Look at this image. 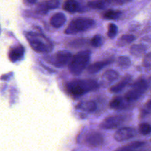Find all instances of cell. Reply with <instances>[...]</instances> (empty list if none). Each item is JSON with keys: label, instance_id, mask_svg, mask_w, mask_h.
<instances>
[{"label": "cell", "instance_id": "d6a6232c", "mask_svg": "<svg viewBox=\"0 0 151 151\" xmlns=\"http://www.w3.org/2000/svg\"><path fill=\"white\" fill-rule=\"evenodd\" d=\"M25 1H26L28 4H34V3H36V0H25Z\"/></svg>", "mask_w": 151, "mask_h": 151}, {"label": "cell", "instance_id": "5b68a950", "mask_svg": "<svg viewBox=\"0 0 151 151\" xmlns=\"http://www.w3.org/2000/svg\"><path fill=\"white\" fill-rule=\"evenodd\" d=\"M72 55L68 51H59L51 55L44 57V60L56 68H63L70 61Z\"/></svg>", "mask_w": 151, "mask_h": 151}, {"label": "cell", "instance_id": "5bb4252c", "mask_svg": "<svg viewBox=\"0 0 151 151\" xmlns=\"http://www.w3.org/2000/svg\"><path fill=\"white\" fill-rule=\"evenodd\" d=\"M144 94V92L139 91V89H136L135 88H132L131 89L129 90L124 96V100H125L127 103H133L134 102H136V100H139L141 97L142 96V94Z\"/></svg>", "mask_w": 151, "mask_h": 151}, {"label": "cell", "instance_id": "6da1fadb", "mask_svg": "<svg viewBox=\"0 0 151 151\" xmlns=\"http://www.w3.org/2000/svg\"><path fill=\"white\" fill-rule=\"evenodd\" d=\"M99 86L97 81L93 79L74 80L66 83L65 88L70 97L78 98L87 93L95 91Z\"/></svg>", "mask_w": 151, "mask_h": 151}, {"label": "cell", "instance_id": "e575fe53", "mask_svg": "<svg viewBox=\"0 0 151 151\" xmlns=\"http://www.w3.org/2000/svg\"><path fill=\"white\" fill-rule=\"evenodd\" d=\"M150 141H151V139H150Z\"/></svg>", "mask_w": 151, "mask_h": 151}, {"label": "cell", "instance_id": "4316f807", "mask_svg": "<svg viewBox=\"0 0 151 151\" xmlns=\"http://www.w3.org/2000/svg\"><path fill=\"white\" fill-rule=\"evenodd\" d=\"M117 32H118V27L114 24H109L107 27V36L110 38H113L116 36Z\"/></svg>", "mask_w": 151, "mask_h": 151}, {"label": "cell", "instance_id": "836d02e7", "mask_svg": "<svg viewBox=\"0 0 151 151\" xmlns=\"http://www.w3.org/2000/svg\"><path fill=\"white\" fill-rule=\"evenodd\" d=\"M1 27H0V33H1Z\"/></svg>", "mask_w": 151, "mask_h": 151}, {"label": "cell", "instance_id": "ffe728a7", "mask_svg": "<svg viewBox=\"0 0 151 151\" xmlns=\"http://www.w3.org/2000/svg\"><path fill=\"white\" fill-rule=\"evenodd\" d=\"M135 40V36L131 34H125L120 37L117 41L116 44L118 47H124V46L130 44Z\"/></svg>", "mask_w": 151, "mask_h": 151}, {"label": "cell", "instance_id": "603a6c76", "mask_svg": "<svg viewBox=\"0 0 151 151\" xmlns=\"http://www.w3.org/2000/svg\"><path fill=\"white\" fill-rule=\"evenodd\" d=\"M132 88H136V89H139V91L144 93L145 91H146L148 88V83L147 82V81H145L144 79L140 78V79L137 80V81L132 85Z\"/></svg>", "mask_w": 151, "mask_h": 151}, {"label": "cell", "instance_id": "7402d4cb", "mask_svg": "<svg viewBox=\"0 0 151 151\" xmlns=\"http://www.w3.org/2000/svg\"><path fill=\"white\" fill-rule=\"evenodd\" d=\"M116 62L118 66L121 69H127L131 66V60L127 56H119Z\"/></svg>", "mask_w": 151, "mask_h": 151}, {"label": "cell", "instance_id": "f546056e", "mask_svg": "<svg viewBox=\"0 0 151 151\" xmlns=\"http://www.w3.org/2000/svg\"><path fill=\"white\" fill-rule=\"evenodd\" d=\"M107 4H113V5H122V4H127L130 2L132 0H105Z\"/></svg>", "mask_w": 151, "mask_h": 151}, {"label": "cell", "instance_id": "3957f363", "mask_svg": "<svg viewBox=\"0 0 151 151\" xmlns=\"http://www.w3.org/2000/svg\"><path fill=\"white\" fill-rule=\"evenodd\" d=\"M91 57V52L90 50H83L78 52L68 63L69 71L72 75H79L87 68Z\"/></svg>", "mask_w": 151, "mask_h": 151}, {"label": "cell", "instance_id": "7a4b0ae2", "mask_svg": "<svg viewBox=\"0 0 151 151\" xmlns=\"http://www.w3.org/2000/svg\"><path fill=\"white\" fill-rule=\"evenodd\" d=\"M25 36L31 48L36 52L48 53L53 50V44L43 33L25 32Z\"/></svg>", "mask_w": 151, "mask_h": 151}, {"label": "cell", "instance_id": "9c48e42d", "mask_svg": "<svg viewBox=\"0 0 151 151\" xmlns=\"http://www.w3.org/2000/svg\"><path fill=\"white\" fill-rule=\"evenodd\" d=\"M119 76V73L113 69H107L102 75L100 84L102 87H107L116 81Z\"/></svg>", "mask_w": 151, "mask_h": 151}, {"label": "cell", "instance_id": "484cf974", "mask_svg": "<svg viewBox=\"0 0 151 151\" xmlns=\"http://www.w3.org/2000/svg\"><path fill=\"white\" fill-rule=\"evenodd\" d=\"M87 43H88V41H87V39L78 38V39H74L73 41L69 42V46L71 47H73V48H78V47H84Z\"/></svg>", "mask_w": 151, "mask_h": 151}, {"label": "cell", "instance_id": "f1b7e54d", "mask_svg": "<svg viewBox=\"0 0 151 151\" xmlns=\"http://www.w3.org/2000/svg\"><path fill=\"white\" fill-rule=\"evenodd\" d=\"M143 66L147 69L151 70V52L147 53L144 55L143 58Z\"/></svg>", "mask_w": 151, "mask_h": 151}, {"label": "cell", "instance_id": "52a82bcc", "mask_svg": "<svg viewBox=\"0 0 151 151\" xmlns=\"http://www.w3.org/2000/svg\"><path fill=\"white\" fill-rule=\"evenodd\" d=\"M83 142L87 147L96 148L101 147L104 144L105 139L103 135L99 131H90L85 134L83 139Z\"/></svg>", "mask_w": 151, "mask_h": 151}, {"label": "cell", "instance_id": "4dcf8cb0", "mask_svg": "<svg viewBox=\"0 0 151 151\" xmlns=\"http://www.w3.org/2000/svg\"><path fill=\"white\" fill-rule=\"evenodd\" d=\"M114 151H142V150H139V149H136L134 147H133L132 146H130V145H124L123 147H119V148L116 149Z\"/></svg>", "mask_w": 151, "mask_h": 151}, {"label": "cell", "instance_id": "83f0119b", "mask_svg": "<svg viewBox=\"0 0 151 151\" xmlns=\"http://www.w3.org/2000/svg\"><path fill=\"white\" fill-rule=\"evenodd\" d=\"M46 6H47L48 10H53L59 7V4H60V0H46L44 1Z\"/></svg>", "mask_w": 151, "mask_h": 151}, {"label": "cell", "instance_id": "44dd1931", "mask_svg": "<svg viewBox=\"0 0 151 151\" xmlns=\"http://www.w3.org/2000/svg\"><path fill=\"white\" fill-rule=\"evenodd\" d=\"M107 4L105 0H92L87 3V6L90 8L94 10H103L107 7Z\"/></svg>", "mask_w": 151, "mask_h": 151}, {"label": "cell", "instance_id": "1f68e13d", "mask_svg": "<svg viewBox=\"0 0 151 151\" xmlns=\"http://www.w3.org/2000/svg\"><path fill=\"white\" fill-rule=\"evenodd\" d=\"M145 106H146V109L147 111H151V100H148L147 102L146 105H145Z\"/></svg>", "mask_w": 151, "mask_h": 151}, {"label": "cell", "instance_id": "277c9868", "mask_svg": "<svg viewBox=\"0 0 151 151\" xmlns=\"http://www.w3.org/2000/svg\"><path fill=\"white\" fill-rule=\"evenodd\" d=\"M95 24L96 22L90 18H76L70 22L65 32L67 35H75L85 32L92 29L95 26Z\"/></svg>", "mask_w": 151, "mask_h": 151}, {"label": "cell", "instance_id": "7c38bea8", "mask_svg": "<svg viewBox=\"0 0 151 151\" xmlns=\"http://www.w3.org/2000/svg\"><path fill=\"white\" fill-rule=\"evenodd\" d=\"M110 107L113 109L122 110V109H128L131 106V103H128L121 97H115L110 102Z\"/></svg>", "mask_w": 151, "mask_h": 151}, {"label": "cell", "instance_id": "2e32d148", "mask_svg": "<svg viewBox=\"0 0 151 151\" xmlns=\"http://www.w3.org/2000/svg\"><path fill=\"white\" fill-rule=\"evenodd\" d=\"M76 109L78 111L87 112V113H93L96 111L97 106H96V103H94L93 101H85L78 103L76 106Z\"/></svg>", "mask_w": 151, "mask_h": 151}, {"label": "cell", "instance_id": "e0dca14e", "mask_svg": "<svg viewBox=\"0 0 151 151\" xmlns=\"http://www.w3.org/2000/svg\"><path fill=\"white\" fill-rule=\"evenodd\" d=\"M147 47L144 44H133L130 47V52L132 55L135 56V57H142L146 52Z\"/></svg>", "mask_w": 151, "mask_h": 151}, {"label": "cell", "instance_id": "8992f818", "mask_svg": "<svg viewBox=\"0 0 151 151\" xmlns=\"http://www.w3.org/2000/svg\"><path fill=\"white\" fill-rule=\"evenodd\" d=\"M129 119V115L119 114L110 116L102 121L100 124V128L105 130L115 129L119 128L123 124L126 123Z\"/></svg>", "mask_w": 151, "mask_h": 151}, {"label": "cell", "instance_id": "4fadbf2b", "mask_svg": "<svg viewBox=\"0 0 151 151\" xmlns=\"http://www.w3.org/2000/svg\"><path fill=\"white\" fill-rule=\"evenodd\" d=\"M132 81V76L130 75H126L118 83L115 84L110 88V91L112 93H118L122 91Z\"/></svg>", "mask_w": 151, "mask_h": 151}, {"label": "cell", "instance_id": "9a60e30c", "mask_svg": "<svg viewBox=\"0 0 151 151\" xmlns=\"http://www.w3.org/2000/svg\"><path fill=\"white\" fill-rule=\"evenodd\" d=\"M66 16L62 13H56L50 18V24L54 28H60L63 26L66 22Z\"/></svg>", "mask_w": 151, "mask_h": 151}, {"label": "cell", "instance_id": "ac0fdd59", "mask_svg": "<svg viewBox=\"0 0 151 151\" xmlns=\"http://www.w3.org/2000/svg\"><path fill=\"white\" fill-rule=\"evenodd\" d=\"M63 9L65 11L74 13L79 10V3L76 0H66L63 4Z\"/></svg>", "mask_w": 151, "mask_h": 151}, {"label": "cell", "instance_id": "30bf717a", "mask_svg": "<svg viewBox=\"0 0 151 151\" xmlns=\"http://www.w3.org/2000/svg\"><path fill=\"white\" fill-rule=\"evenodd\" d=\"M25 49L22 45H17L12 47L8 53V57L12 63H16L22 60L25 55Z\"/></svg>", "mask_w": 151, "mask_h": 151}, {"label": "cell", "instance_id": "d4e9b609", "mask_svg": "<svg viewBox=\"0 0 151 151\" xmlns=\"http://www.w3.org/2000/svg\"><path fill=\"white\" fill-rule=\"evenodd\" d=\"M139 131L142 135H148L151 133V125L146 122L141 123L139 126Z\"/></svg>", "mask_w": 151, "mask_h": 151}, {"label": "cell", "instance_id": "cb8c5ba5", "mask_svg": "<svg viewBox=\"0 0 151 151\" xmlns=\"http://www.w3.org/2000/svg\"><path fill=\"white\" fill-rule=\"evenodd\" d=\"M90 44H91V46H93V47H102V44H103V38H102V35H96L91 38L90 41Z\"/></svg>", "mask_w": 151, "mask_h": 151}, {"label": "cell", "instance_id": "d6986e66", "mask_svg": "<svg viewBox=\"0 0 151 151\" xmlns=\"http://www.w3.org/2000/svg\"><path fill=\"white\" fill-rule=\"evenodd\" d=\"M122 15L120 10H107L102 13V18L106 20H116L119 19Z\"/></svg>", "mask_w": 151, "mask_h": 151}, {"label": "cell", "instance_id": "8fae6325", "mask_svg": "<svg viewBox=\"0 0 151 151\" xmlns=\"http://www.w3.org/2000/svg\"><path fill=\"white\" fill-rule=\"evenodd\" d=\"M113 62V58L106 59L92 63L87 67V72L89 74H96L102 70L105 66H108Z\"/></svg>", "mask_w": 151, "mask_h": 151}, {"label": "cell", "instance_id": "ba28073f", "mask_svg": "<svg viewBox=\"0 0 151 151\" xmlns=\"http://www.w3.org/2000/svg\"><path fill=\"white\" fill-rule=\"evenodd\" d=\"M136 131L131 127H124L117 130L114 134V139L117 142H124L136 137Z\"/></svg>", "mask_w": 151, "mask_h": 151}]
</instances>
